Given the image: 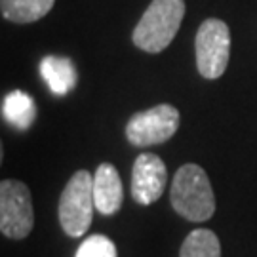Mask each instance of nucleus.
<instances>
[{
    "label": "nucleus",
    "instance_id": "f257e3e1",
    "mask_svg": "<svg viewBox=\"0 0 257 257\" xmlns=\"http://www.w3.org/2000/svg\"><path fill=\"white\" fill-rule=\"evenodd\" d=\"M170 198L174 210L193 223L208 221L215 211L213 189L198 164H185L175 172Z\"/></svg>",
    "mask_w": 257,
    "mask_h": 257
},
{
    "label": "nucleus",
    "instance_id": "f03ea898",
    "mask_svg": "<svg viewBox=\"0 0 257 257\" xmlns=\"http://www.w3.org/2000/svg\"><path fill=\"white\" fill-rule=\"evenodd\" d=\"M185 18V0H153L139 19L132 40L149 54H158L172 44Z\"/></svg>",
    "mask_w": 257,
    "mask_h": 257
},
{
    "label": "nucleus",
    "instance_id": "7ed1b4c3",
    "mask_svg": "<svg viewBox=\"0 0 257 257\" xmlns=\"http://www.w3.org/2000/svg\"><path fill=\"white\" fill-rule=\"evenodd\" d=\"M93 208V175L78 170L69 179L59 198V223L71 238L84 236L92 225Z\"/></svg>",
    "mask_w": 257,
    "mask_h": 257
},
{
    "label": "nucleus",
    "instance_id": "20e7f679",
    "mask_svg": "<svg viewBox=\"0 0 257 257\" xmlns=\"http://www.w3.org/2000/svg\"><path fill=\"white\" fill-rule=\"evenodd\" d=\"M198 73L208 80H215L225 73L230 55V33L225 21L206 19L194 40Z\"/></svg>",
    "mask_w": 257,
    "mask_h": 257
},
{
    "label": "nucleus",
    "instance_id": "39448f33",
    "mask_svg": "<svg viewBox=\"0 0 257 257\" xmlns=\"http://www.w3.org/2000/svg\"><path fill=\"white\" fill-rule=\"evenodd\" d=\"M35 225L31 191L25 183L4 179L0 183V230L8 238L29 236Z\"/></svg>",
    "mask_w": 257,
    "mask_h": 257
},
{
    "label": "nucleus",
    "instance_id": "423d86ee",
    "mask_svg": "<svg viewBox=\"0 0 257 257\" xmlns=\"http://www.w3.org/2000/svg\"><path fill=\"white\" fill-rule=\"evenodd\" d=\"M179 128V110L174 105H156L138 112L126 126V138L136 147H149L164 143Z\"/></svg>",
    "mask_w": 257,
    "mask_h": 257
},
{
    "label": "nucleus",
    "instance_id": "0eeeda50",
    "mask_svg": "<svg viewBox=\"0 0 257 257\" xmlns=\"http://www.w3.org/2000/svg\"><path fill=\"white\" fill-rule=\"evenodd\" d=\"M168 172L166 164L153 153H145L136 158L132 172V198L141 206L156 202L164 193Z\"/></svg>",
    "mask_w": 257,
    "mask_h": 257
},
{
    "label": "nucleus",
    "instance_id": "6e6552de",
    "mask_svg": "<svg viewBox=\"0 0 257 257\" xmlns=\"http://www.w3.org/2000/svg\"><path fill=\"white\" fill-rule=\"evenodd\" d=\"M93 200L95 208L103 215H112L122 208L124 202V189L116 168L109 162L97 166L93 174Z\"/></svg>",
    "mask_w": 257,
    "mask_h": 257
},
{
    "label": "nucleus",
    "instance_id": "1a4fd4ad",
    "mask_svg": "<svg viewBox=\"0 0 257 257\" xmlns=\"http://www.w3.org/2000/svg\"><path fill=\"white\" fill-rule=\"evenodd\" d=\"M40 74L46 80L48 88L59 97L73 92L78 80L73 61L69 57H57V55H46L40 61Z\"/></svg>",
    "mask_w": 257,
    "mask_h": 257
},
{
    "label": "nucleus",
    "instance_id": "9d476101",
    "mask_svg": "<svg viewBox=\"0 0 257 257\" xmlns=\"http://www.w3.org/2000/svg\"><path fill=\"white\" fill-rule=\"evenodd\" d=\"M2 114L14 128L29 130L37 118V105L29 93H25L23 90H14L4 97Z\"/></svg>",
    "mask_w": 257,
    "mask_h": 257
},
{
    "label": "nucleus",
    "instance_id": "9b49d317",
    "mask_svg": "<svg viewBox=\"0 0 257 257\" xmlns=\"http://www.w3.org/2000/svg\"><path fill=\"white\" fill-rule=\"evenodd\" d=\"M55 0H0L2 18L14 23H33L54 8Z\"/></svg>",
    "mask_w": 257,
    "mask_h": 257
},
{
    "label": "nucleus",
    "instance_id": "f8f14e48",
    "mask_svg": "<svg viewBox=\"0 0 257 257\" xmlns=\"http://www.w3.org/2000/svg\"><path fill=\"white\" fill-rule=\"evenodd\" d=\"M179 257H221V246L215 232L196 229L185 238Z\"/></svg>",
    "mask_w": 257,
    "mask_h": 257
},
{
    "label": "nucleus",
    "instance_id": "ddd939ff",
    "mask_svg": "<svg viewBox=\"0 0 257 257\" xmlns=\"http://www.w3.org/2000/svg\"><path fill=\"white\" fill-rule=\"evenodd\" d=\"M74 257H118L116 246L105 234H92L84 240L76 249Z\"/></svg>",
    "mask_w": 257,
    "mask_h": 257
}]
</instances>
